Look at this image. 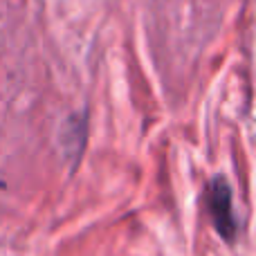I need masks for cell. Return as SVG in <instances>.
<instances>
[{
  "label": "cell",
  "mask_w": 256,
  "mask_h": 256,
  "mask_svg": "<svg viewBox=\"0 0 256 256\" xmlns=\"http://www.w3.org/2000/svg\"><path fill=\"white\" fill-rule=\"evenodd\" d=\"M207 200H209V212H212L214 225H216L218 234L225 240H232L236 234V220H234V209H232L230 184L225 180H214Z\"/></svg>",
  "instance_id": "1"
}]
</instances>
